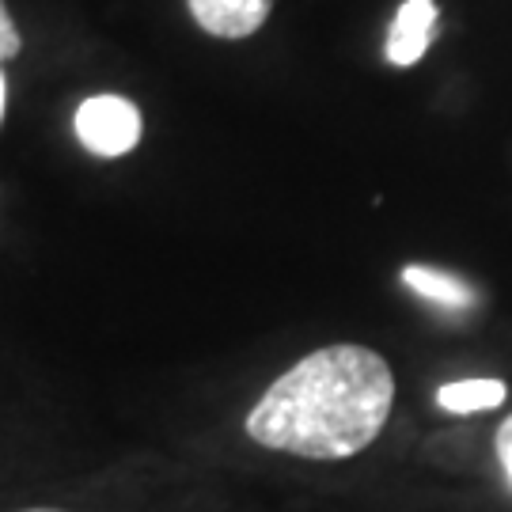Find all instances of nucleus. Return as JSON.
<instances>
[{"instance_id": "9d476101", "label": "nucleus", "mask_w": 512, "mask_h": 512, "mask_svg": "<svg viewBox=\"0 0 512 512\" xmlns=\"http://www.w3.org/2000/svg\"><path fill=\"white\" fill-rule=\"evenodd\" d=\"M23 512H65V509H23Z\"/></svg>"}, {"instance_id": "39448f33", "label": "nucleus", "mask_w": 512, "mask_h": 512, "mask_svg": "<svg viewBox=\"0 0 512 512\" xmlns=\"http://www.w3.org/2000/svg\"><path fill=\"white\" fill-rule=\"evenodd\" d=\"M403 285L414 289L421 300H433L440 308L463 311L475 304V289L463 281V277L448 274V270H433V266H406Z\"/></svg>"}, {"instance_id": "1a4fd4ad", "label": "nucleus", "mask_w": 512, "mask_h": 512, "mask_svg": "<svg viewBox=\"0 0 512 512\" xmlns=\"http://www.w3.org/2000/svg\"><path fill=\"white\" fill-rule=\"evenodd\" d=\"M4 95H8V80L0 73V118H4Z\"/></svg>"}, {"instance_id": "f03ea898", "label": "nucleus", "mask_w": 512, "mask_h": 512, "mask_svg": "<svg viewBox=\"0 0 512 512\" xmlns=\"http://www.w3.org/2000/svg\"><path fill=\"white\" fill-rule=\"evenodd\" d=\"M141 110L133 107L122 95H92L84 99L80 110H76V137L80 145L103 156V160H114V156H126L137 148L141 141Z\"/></svg>"}, {"instance_id": "0eeeda50", "label": "nucleus", "mask_w": 512, "mask_h": 512, "mask_svg": "<svg viewBox=\"0 0 512 512\" xmlns=\"http://www.w3.org/2000/svg\"><path fill=\"white\" fill-rule=\"evenodd\" d=\"M23 50V38H19V27L12 12H8V4L0 0V61H8V57H19Z\"/></svg>"}, {"instance_id": "423d86ee", "label": "nucleus", "mask_w": 512, "mask_h": 512, "mask_svg": "<svg viewBox=\"0 0 512 512\" xmlns=\"http://www.w3.org/2000/svg\"><path fill=\"white\" fill-rule=\"evenodd\" d=\"M505 384L501 380H456L437 391V403L452 414H475V410H494L505 403Z\"/></svg>"}, {"instance_id": "7ed1b4c3", "label": "nucleus", "mask_w": 512, "mask_h": 512, "mask_svg": "<svg viewBox=\"0 0 512 512\" xmlns=\"http://www.w3.org/2000/svg\"><path fill=\"white\" fill-rule=\"evenodd\" d=\"M190 16L205 35L217 38H247L270 19L274 0H186Z\"/></svg>"}, {"instance_id": "20e7f679", "label": "nucleus", "mask_w": 512, "mask_h": 512, "mask_svg": "<svg viewBox=\"0 0 512 512\" xmlns=\"http://www.w3.org/2000/svg\"><path fill=\"white\" fill-rule=\"evenodd\" d=\"M437 31V4L433 0H403L395 12V27L387 35V61L391 65H418Z\"/></svg>"}, {"instance_id": "6e6552de", "label": "nucleus", "mask_w": 512, "mask_h": 512, "mask_svg": "<svg viewBox=\"0 0 512 512\" xmlns=\"http://www.w3.org/2000/svg\"><path fill=\"white\" fill-rule=\"evenodd\" d=\"M497 459H501V467H505V475L512 482V418L497 429Z\"/></svg>"}, {"instance_id": "f257e3e1", "label": "nucleus", "mask_w": 512, "mask_h": 512, "mask_svg": "<svg viewBox=\"0 0 512 512\" xmlns=\"http://www.w3.org/2000/svg\"><path fill=\"white\" fill-rule=\"evenodd\" d=\"M395 403V376L365 346H327L296 361L247 414L262 448L300 459H349L380 437Z\"/></svg>"}]
</instances>
